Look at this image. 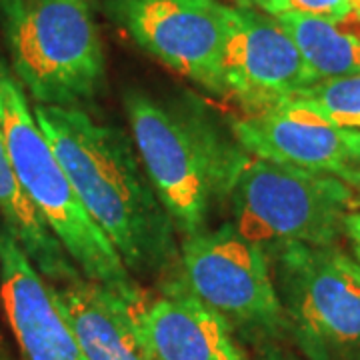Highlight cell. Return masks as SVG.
<instances>
[{
  "label": "cell",
  "instance_id": "20",
  "mask_svg": "<svg viewBox=\"0 0 360 360\" xmlns=\"http://www.w3.org/2000/svg\"><path fill=\"white\" fill-rule=\"evenodd\" d=\"M340 180H345L348 186L356 193V196H359L360 200V167H354V165H350V167L338 176Z\"/></svg>",
  "mask_w": 360,
  "mask_h": 360
},
{
  "label": "cell",
  "instance_id": "23",
  "mask_svg": "<svg viewBox=\"0 0 360 360\" xmlns=\"http://www.w3.org/2000/svg\"><path fill=\"white\" fill-rule=\"evenodd\" d=\"M354 14L359 16L360 20V0H354Z\"/></svg>",
  "mask_w": 360,
  "mask_h": 360
},
{
  "label": "cell",
  "instance_id": "22",
  "mask_svg": "<svg viewBox=\"0 0 360 360\" xmlns=\"http://www.w3.org/2000/svg\"><path fill=\"white\" fill-rule=\"evenodd\" d=\"M232 2H234V6H245V8H257V11H260L266 0H232Z\"/></svg>",
  "mask_w": 360,
  "mask_h": 360
},
{
  "label": "cell",
  "instance_id": "8",
  "mask_svg": "<svg viewBox=\"0 0 360 360\" xmlns=\"http://www.w3.org/2000/svg\"><path fill=\"white\" fill-rule=\"evenodd\" d=\"M142 51L217 96H226L224 4L219 0H101Z\"/></svg>",
  "mask_w": 360,
  "mask_h": 360
},
{
  "label": "cell",
  "instance_id": "19",
  "mask_svg": "<svg viewBox=\"0 0 360 360\" xmlns=\"http://www.w3.org/2000/svg\"><path fill=\"white\" fill-rule=\"evenodd\" d=\"M345 132H347L350 165L360 167V130H345Z\"/></svg>",
  "mask_w": 360,
  "mask_h": 360
},
{
  "label": "cell",
  "instance_id": "2",
  "mask_svg": "<svg viewBox=\"0 0 360 360\" xmlns=\"http://www.w3.org/2000/svg\"><path fill=\"white\" fill-rule=\"evenodd\" d=\"M124 112L136 155L176 232L182 238L205 232L214 206L229 200L248 155L198 112L142 90L124 94Z\"/></svg>",
  "mask_w": 360,
  "mask_h": 360
},
{
  "label": "cell",
  "instance_id": "7",
  "mask_svg": "<svg viewBox=\"0 0 360 360\" xmlns=\"http://www.w3.org/2000/svg\"><path fill=\"white\" fill-rule=\"evenodd\" d=\"M167 286L214 310L234 335L255 345L286 336L270 257L232 224L184 238Z\"/></svg>",
  "mask_w": 360,
  "mask_h": 360
},
{
  "label": "cell",
  "instance_id": "4",
  "mask_svg": "<svg viewBox=\"0 0 360 360\" xmlns=\"http://www.w3.org/2000/svg\"><path fill=\"white\" fill-rule=\"evenodd\" d=\"M0 32L34 104L82 108L101 94L106 58L89 0H0Z\"/></svg>",
  "mask_w": 360,
  "mask_h": 360
},
{
  "label": "cell",
  "instance_id": "21",
  "mask_svg": "<svg viewBox=\"0 0 360 360\" xmlns=\"http://www.w3.org/2000/svg\"><path fill=\"white\" fill-rule=\"evenodd\" d=\"M255 360H292V359H288L286 354H283L278 348H274L272 345H266V347H262V350L258 352V356Z\"/></svg>",
  "mask_w": 360,
  "mask_h": 360
},
{
  "label": "cell",
  "instance_id": "15",
  "mask_svg": "<svg viewBox=\"0 0 360 360\" xmlns=\"http://www.w3.org/2000/svg\"><path fill=\"white\" fill-rule=\"evenodd\" d=\"M300 52L312 82L360 72V32L302 14L274 16Z\"/></svg>",
  "mask_w": 360,
  "mask_h": 360
},
{
  "label": "cell",
  "instance_id": "1",
  "mask_svg": "<svg viewBox=\"0 0 360 360\" xmlns=\"http://www.w3.org/2000/svg\"><path fill=\"white\" fill-rule=\"evenodd\" d=\"M75 193L130 274L167 276L179 262L176 229L144 172L134 142L82 108L32 104Z\"/></svg>",
  "mask_w": 360,
  "mask_h": 360
},
{
  "label": "cell",
  "instance_id": "17",
  "mask_svg": "<svg viewBox=\"0 0 360 360\" xmlns=\"http://www.w3.org/2000/svg\"><path fill=\"white\" fill-rule=\"evenodd\" d=\"M270 16L302 14L330 22H347L354 14V0H266L260 8Z\"/></svg>",
  "mask_w": 360,
  "mask_h": 360
},
{
  "label": "cell",
  "instance_id": "14",
  "mask_svg": "<svg viewBox=\"0 0 360 360\" xmlns=\"http://www.w3.org/2000/svg\"><path fill=\"white\" fill-rule=\"evenodd\" d=\"M0 224L8 231L30 258L34 269L52 284L65 286L84 278L65 248L54 238L46 224L18 186L6 142L0 130Z\"/></svg>",
  "mask_w": 360,
  "mask_h": 360
},
{
  "label": "cell",
  "instance_id": "9",
  "mask_svg": "<svg viewBox=\"0 0 360 360\" xmlns=\"http://www.w3.org/2000/svg\"><path fill=\"white\" fill-rule=\"evenodd\" d=\"M222 75L226 96L258 112L283 104L312 82L292 39L270 14L224 4Z\"/></svg>",
  "mask_w": 360,
  "mask_h": 360
},
{
  "label": "cell",
  "instance_id": "3",
  "mask_svg": "<svg viewBox=\"0 0 360 360\" xmlns=\"http://www.w3.org/2000/svg\"><path fill=\"white\" fill-rule=\"evenodd\" d=\"M0 130L18 186L80 274L139 304L141 295L132 274L84 210L51 142L40 130L28 94L2 56Z\"/></svg>",
  "mask_w": 360,
  "mask_h": 360
},
{
  "label": "cell",
  "instance_id": "12",
  "mask_svg": "<svg viewBox=\"0 0 360 360\" xmlns=\"http://www.w3.org/2000/svg\"><path fill=\"white\" fill-rule=\"evenodd\" d=\"M144 360H250L238 336L214 310L172 286L136 304Z\"/></svg>",
  "mask_w": 360,
  "mask_h": 360
},
{
  "label": "cell",
  "instance_id": "11",
  "mask_svg": "<svg viewBox=\"0 0 360 360\" xmlns=\"http://www.w3.org/2000/svg\"><path fill=\"white\" fill-rule=\"evenodd\" d=\"M232 132L252 158L333 176L350 167L347 132L288 101L248 112L234 122Z\"/></svg>",
  "mask_w": 360,
  "mask_h": 360
},
{
  "label": "cell",
  "instance_id": "10",
  "mask_svg": "<svg viewBox=\"0 0 360 360\" xmlns=\"http://www.w3.org/2000/svg\"><path fill=\"white\" fill-rule=\"evenodd\" d=\"M0 302L25 360H86L56 290L0 224Z\"/></svg>",
  "mask_w": 360,
  "mask_h": 360
},
{
  "label": "cell",
  "instance_id": "18",
  "mask_svg": "<svg viewBox=\"0 0 360 360\" xmlns=\"http://www.w3.org/2000/svg\"><path fill=\"white\" fill-rule=\"evenodd\" d=\"M345 238L348 240L350 250H352L350 257L354 258V262L360 269V208L352 210L345 220Z\"/></svg>",
  "mask_w": 360,
  "mask_h": 360
},
{
  "label": "cell",
  "instance_id": "16",
  "mask_svg": "<svg viewBox=\"0 0 360 360\" xmlns=\"http://www.w3.org/2000/svg\"><path fill=\"white\" fill-rule=\"evenodd\" d=\"M288 103L321 116L336 129L360 130V72L310 84Z\"/></svg>",
  "mask_w": 360,
  "mask_h": 360
},
{
  "label": "cell",
  "instance_id": "6",
  "mask_svg": "<svg viewBox=\"0 0 360 360\" xmlns=\"http://www.w3.org/2000/svg\"><path fill=\"white\" fill-rule=\"evenodd\" d=\"M286 336L307 360H360V269L338 245L270 252Z\"/></svg>",
  "mask_w": 360,
  "mask_h": 360
},
{
  "label": "cell",
  "instance_id": "5",
  "mask_svg": "<svg viewBox=\"0 0 360 360\" xmlns=\"http://www.w3.org/2000/svg\"><path fill=\"white\" fill-rule=\"evenodd\" d=\"M232 226L266 255L288 245L330 246L360 208L356 193L333 174L248 156L232 182Z\"/></svg>",
  "mask_w": 360,
  "mask_h": 360
},
{
  "label": "cell",
  "instance_id": "13",
  "mask_svg": "<svg viewBox=\"0 0 360 360\" xmlns=\"http://www.w3.org/2000/svg\"><path fill=\"white\" fill-rule=\"evenodd\" d=\"M54 290L84 359L144 360L134 302L86 278Z\"/></svg>",
  "mask_w": 360,
  "mask_h": 360
}]
</instances>
